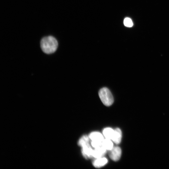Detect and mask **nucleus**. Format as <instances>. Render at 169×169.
<instances>
[{
    "instance_id": "10",
    "label": "nucleus",
    "mask_w": 169,
    "mask_h": 169,
    "mask_svg": "<svg viewBox=\"0 0 169 169\" xmlns=\"http://www.w3.org/2000/svg\"><path fill=\"white\" fill-rule=\"evenodd\" d=\"M111 139L105 138L102 141V146L107 150L110 151L113 147V143Z\"/></svg>"
},
{
    "instance_id": "5",
    "label": "nucleus",
    "mask_w": 169,
    "mask_h": 169,
    "mask_svg": "<svg viewBox=\"0 0 169 169\" xmlns=\"http://www.w3.org/2000/svg\"><path fill=\"white\" fill-rule=\"evenodd\" d=\"M106 152L107 150L102 146L95 148L93 150L92 153V157L98 158L103 157L106 154Z\"/></svg>"
},
{
    "instance_id": "12",
    "label": "nucleus",
    "mask_w": 169,
    "mask_h": 169,
    "mask_svg": "<svg viewBox=\"0 0 169 169\" xmlns=\"http://www.w3.org/2000/svg\"><path fill=\"white\" fill-rule=\"evenodd\" d=\"M125 26L128 27H131L133 26V23L132 20L130 18H126L124 20Z\"/></svg>"
},
{
    "instance_id": "9",
    "label": "nucleus",
    "mask_w": 169,
    "mask_h": 169,
    "mask_svg": "<svg viewBox=\"0 0 169 169\" xmlns=\"http://www.w3.org/2000/svg\"><path fill=\"white\" fill-rule=\"evenodd\" d=\"M114 130L110 127H106L103 130V134L105 138L112 139Z\"/></svg>"
},
{
    "instance_id": "13",
    "label": "nucleus",
    "mask_w": 169,
    "mask_h": 169,
    "mask_svg": "<svg viewBox=\"0 0 169 169\" xmlns=\"http://www.w3.org/2000/svg\"><path fill=\"white\" fill-rule=\"evenodd\" d=\"M91 145L94 148H97L102 146V141H91Z\"/></svg>"
},
{
    "instance_id": "11",
    "label": "nucleus",
    "mask_w": 169,
    "mask_h": 169,
    "mask_svg": "<svg viewBox=\"0 0 169 169\" xmlns=\"http://www.w3.org/2000/svg\"><path fill=\"white\" fill-rule=\"evenodd\" d=\"M90 138L87 135L82 136L79 140L78 144V145L81 147L90 144Z\"/></svg>"
},
{
    "instance_id": "2",
    "label": "nucleus",
    "mask_w": 169,
    "mask_h": 169,
    "mask_svg": "<svg viewBox=\"0 0 169 169\" xmlns=\"http://www.w3.org/2000/svg\"><path fill=\"white\" fill-rule=\"evenodd\" d=\"M99 97L105 106H110L113 103L114 100L112 93L110 90L106 87H103L99 90Z\"/></svg>"
},
{
    "instance_id": "6",
    "label": "nucleus",
    "mask_w": 169,
    "mask_h": 169,
    "mask_svg": "<svg viewBox=\"0 0 169 169\" xmlns=\"http://www.w3.org/2000/svg\"><path fill=\"white\" fill-rule=\"evenodd\" d=\"M122 133L121 130L117 128L114 129V133L111 140L116 144H119L121 141Z\"/></svg>"
},
{
    "instance_id": "8",
    "label": "nucleus",
    "mask_w": 169,
    "mask_h": 169,
    "mask_svg": "<svg viewBox=\"0 0 169 169\" xmlns=\"http://www.w3.org/2000/svg\"><path fill=\"white\" fill-rule=\"evenodd\" d=\"M89 136L91 141H102L104 139V136L100 132L97 131L91 132Z\"/></svg>"
},
{
    "instance_id": "1",
    "label": "nucleus",
    "mask_w": 169,
    "mask_h": 169,
    "mask_svg": "<svg viewBox=\"0 0 169 169\" xmlns=\"http://www.w3.org/2000/svg\"><path fill=\"white\" fill-rule=\"evenodd\" d=\"M58 46L57 40L52 36L44 37L40 42V46L42 50L47 54L54 53L57 50Z\"/></svg>"
},
{
    "instance_id": "3",
    "label": "nucleus",
    "mask_w": 169,
    "mask_h": 169,
    "mask_svg": "<svg viewBox=\"0 0 169 169\" xmlns=\"http://www.w3.org/2000/svg\"><path fill=\"white\" fill-rule=\"evenodd\" d=\"M121 155V150L118 146H114L109 151V156L114 161H117L120 158Z\"/></svg>"
},
{
    "instance_id": "7",
    "label": "nucleus",
    "mask_w": 169,
    "mask_h": 169,
    "mask_svg": "<svg viewBox=\"0 0 169 169\" xmlns=\"http://www.w3.org/2000/svg\"><path fill=\"white\" fill-rule=\"evenodd\" d=\"M108 162L107 159L105 157L95 158L92 164L95 167L99 168L104 166Z\"/></svg>"
},
{
    "instance_id": "4",
    "label": "nucleus",
    "mask_w": 169,
    "mask_h": 169,
    "mask_svg": "<svg viewBox=\"0 0 169 169\" xmlns=\"http://www.w3.org/2000/svg\"><path fill=\"white\" fill-rule=\"evenodd\" d=\"M81 152L82 155L86 159H88L93 158L92 153L93 149L90 144L85 145L81 147Z\"/></svg>"
}]
</instances>
